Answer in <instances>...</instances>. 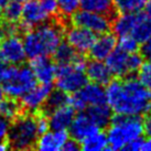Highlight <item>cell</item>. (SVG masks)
Here are the masks:
<instances>
[{"instance_id":"obj_44","label":"cell","mask_w":151,"mask_h":151,"mask_svg":"<svg viewBox=\"0 0 151 151\" xmlns=\"http://www.w3.org/2000/svg\"><path fill=\"white\" fill-rule=\"evenodd\" d=\"M0 11H1V9H0Z\"/></svg>"},{"instance_id":"obj_10","label":"cell","mask_w":151,"mask_h":151,"mask_svg":"<svg viewBox=\"0 0 151 151\" xmlns=\"http://www.w3.org/2000/svg\"><path fill=\"white\" fill-rule=\"evenodd\" d=\"M51 18L40 4V0H27L23 4L21 21L19 23L20 32H28L34 27L42 24Z\"/></svg>"},{"instance_id":"obj_12","label":"cell","mask_w":151,"mask_h":151,"mask_svg":"<svg viewBox=\"0 0 151 151\" xmlns=\"http://www.w3.org/2000/svg\"><path fill=\"white\" fill-rule=\"evenodd\" d=\"M53 86L52 84H43L35 85L33 88H31L29 92H27L21 97V105L24 110L30 113H35L42 107L45 99L47 98L49 94L52 92Z\"/></svg>"},{"instance_id":"obj_6","label":"cell","mask_w":151,"mask_h":151,"mask_svg":"<svg viewBox=\"0 0 151 151\" xmlns=\"http://www.w3.org/2000/svg\"><path fill=\"white\" fill-rule=\"evenodd\" d=\"M68 104L78 111H83L89 106L107 104L106 91L103 85L97 83H87L80 91L70 95Z\"/></svg>"},{"instance_id":"obj_29","label":"cell","mask_w":151,"mask_h":151,"mask_svg":"<svg viewBox=\"0 0 151 151\" xmlns=\"http://www.w3.org/2000/svg\"><path fill=\"white\" fill-rule=\"evenodd\" d=\"M148 0H114V7L119 13L138 12L145 8Z\"/></svg>"},{"instance_id":"obj_20","label":"cell","mask_w":151,"mask_h":151,"mask_svg":"<svg viewBox=\"0 0 151 151\" xmlns=\"http://www.w3.org/2000/svg\"><path fill=\"white\" fill-rule=\"evenodd\" d=\"M140 11L138 12L122 13L120 16L115 17L111 22V30L117 37H122L127 34H131L134 25L138 21Z\"/></svg>"},{"instance_id":"obj_37","label":"cell","mask_w":151,"mask_h":151,"mask_svg":"<svg viewBox=\"0 0 151 151\" xmlns=\"http://www.w3.org/2000/svg\"><path fill=\"white\" fill-rule=\"evenodd\" d=\"M140 53L143 56V59L151 62V37L148 39L147 41H145L141 45Z\"/></svg>"},{"instance_id":"obj_4","label":"cell","mask_w":151,"mask_h":151,"mask_svg":"<svg viewBox=\"0 0 151 151\" xmlns=\"http://www.w3.org/2000/svg\"><path fill=\"white\" fill-rule=\"evenodd\" d=\"M39 138L34 113L24 110L11 122L7 141L10 149L29 150L34 149Z\"/></svg>"},{"instance_id":"obj_33","label":"cell","mask_w":151,"mask_h":151,"mask_svg":"<svg viewBox=\"0 0 151 151\" xmlns=\"http://www.w3.org/2000/svg\"><path fill=\"white\" fill-rule=\"evenodd\" d=\"M34 116H35V122H37V129H38L39 136L46 132V131H49V129H50L49 116H46L45 114H43L40 110L35 111Z\"/></svg>"},{"instance_id":"obj_16","label":"cell","mask_w":151,"mask_h":151,"mask_svg":"<svg viewBox=\"0 0 151 151\" xmlns=\"http://www.w3.org/2000/svg\"><path fill=\"white\" fill-rule=\"evenodd\" d=\"M98 130L99 128L91 120V118L88 117L86 111L85 113L81 111L77 116L74 117L73 122H72L71 126H70V134L73 139L81 142L86 137L91 136Z\"/></svg>"},{"instance_id":"obj_31","label":"cell","mask_w":151,"mask_h":151,"mask_svg":"<svg viewBox=\"0 0 151 151\" xmlns=\"http://www.w3.org/2000/svg\"><path fill=\"white\" fill-rule=\"evenodd\" d=\"M117 46L128 53H134L139 50V42L131 34H127V35L119 37Z\"/></svg>"},{"instance_id":"obj_39","label":"cell","mask_w":151,"mask_h":151,"mask_svg":"<svg viewBox=\"0 0 151 151\" xmlns=\"http://www.w3.org/2000/svg\"><path fill=\"white\" fill-rule=\"evenodd\" d=\"M143 134L148 137H151V114L148 113L145 115L143 118Z\"/></svg>"},{"instance_id":"obj_14","label":"cell","mask_w":151,"mask_h":151,"mask_svg":"<svg viewBox=\"0 0 151 151\" xmlns=\"http://www.w3.org/2000/svg\"><path fill=\"white\" fill-rule=\"evenodd\" d=\"M129 54L130 53L116 46L113 52L107 56L106 64L114 76L120 78L131 75L129 67Z\"/></svg>"},{"instance_id":"obj_21","label":"cell","mask_w":151,"mask_h":151,"mask_svg":"<svg viewBox=\"0 0 151 151\" xmlns=\"http://www.w3.org/2000/svg\"><path fill=\"white\" fill-rule=\"evenodd\" d=\"M86 114L99 129L108 128L109 124L111 122V118H113L111 108L107 104L89 106L88 108H86Z\"/></svg>"},{"instance_id":"obj_42","label":"cell","mask_w":151,"mask_h":151,"mask_svg":"<svg viewBox=\"0 0 151 151\" xmlns=\"http://www.w3.org/2000/svg\"><path fill=\"white\" fill-rule=\"evenodd\" d=\"M7 149H10L9 143L7 142V141H2V142H0V151H4V150H7Z\"/></svg>"},{"instance_id":"obj_43","label":"cell","mask_w":151,"mask_h":151,"mask_svg":"<svg viewBox=\"0 0 151 151\" xmlns=\"http://www.w3.org/2000/svg\"><path fill=\"white\" fill-rule=\"evenodd\" d=\"M4 98V87L0 85V101H2Z\"/></svg>"},{"instance_id":"obj_24","label":"cell","mask_w":151,"mask_h":151,"mask_svg":"<svg viewBox=\"0 0 151 151\" xmlns=\"http://www.w3.org/2000/svg\"><path fill=\"white\" fill-rule=\"evenodd\" d=\"M81 149L84 151H101L106 150L108 146L107 134L101 131H96L81 141Z\"/></svg>"},{"instance_id":"obj_1","label":"cell","mask_w":151,"mask_h":151,"mask_svg":"<svg viewBox=\"0 0 151 151\" xmlns=\"http://www.w3.org/2000/svg\"><path fill=\"white\" fill-rule=\"evenodd\" d=\"M107 104L115 114L145 116L151 111V93L132 75L124 80L111 78L106 85Z\"/></svg>"},{"instance_id":"obj_32","label":"cell","mask_w":151,"mask_h":151,"mask_svg":"<svg viewBox=\"0 0 151 151\" xmlns=\"http://www.w3.org/2000/svg\"><path fill=\"white\" fill-rule=\"evenodd\" d=\"M138 78L151 93V62L147 61L138 71Z\"/></svg>"},{"instance_id":"obj_5","label":"cell","mask_w":151,"mask_h":151,"mask_svg":"<svg viewBox=\"0 0 151 151\" xmlns=\"http://www.w3.org/2000/svg\"><path fill=\"white\" fill-rule=\"evenodd\" d=\"M37 77L32 68L27 65H18L13 75L7 81L2 82L4 94L13 98H21L27 92L37 85Z\"/></svg>"},{"instance_id":"obj_30","label":"cell","mask_w":151,"mask_h":151,"mask_svg":"<svg viewBox=\"0 0 151 151\" xmlns=\"http://www.w3.org/2000/svg\"><path fill=\"white\" fill-rule=\"evenodd\" d=\"M59 13L65 18L72 17L81 7V0H56Z\"/></svg>"},{"instance_id":"obj_26","label":"cell","mask_w":151,"mask_h":151,"mask_svg":"<svg viewBox=\"0 0 151 151\" xmlns=\"http://www.w3.org/2000/svg\"><path fill=\"white\" fill-rule=\"evenodd\" d=\"M134 37L139 43H143L151 37V17L147 13L140 12L138 21L134 25V30L131 32Z\"/></svg>"},{"instance_id":"obj_27","label":"cell","mask_w":151,"mask_h":151,"mask_svg":"<svg viewBox=\"0 0 151 151\" xmlns=\"http://www.w3.org/2000/svg\"><path fill=\"white\" fill-rule=\"evenodd\" d=\"M23 0H9L8 4L1 9V18L4 21L17 23L21 19Z\"/></svg>"},{"instance_id":"obj_8","label":"cell","mask_w":151,"mask_h":151,"mask_svg":"<svg viewBox=\"0 0 151 151\" xmlns=\"http://www.w3.org/2000/svg\"><path fill=\"white\" fill-rule=\"evenodd\" d=\"M71 19L74 25L91 30L96 34L106 33L111 30L113 19L103 13L82 9L81 11H76Z\"/></svg>"},{"instance_id":"obj_3","label":"cell","mask_w":151,"mask_h":151,"mask_svg":"<svg viewBox=\"0 0 151 151\" xmlns=\"http://www.w3.org/2000/svg\"><path fill=\"white\" fill-rule=\"evenodd\" d=\"M143 118L116 114L108 126V146L106 150H122L131 140L142 137Z\"/></svg>"},{"instance_id":"obj_25","label":"cell","mask_w":151,"mask_h":151,"mask_svg":"<svg viewBox=\"0 0 151 151\" xmlns=\"http://www.w3.org/2000/svg\"><path fill=\"white\" fill-rule=\"evenodd\" d=\"M23 111L24 109L21 105V101H18V98L8 97L0 101V115L8 119L10 122L14 120Z\"/></svg>"},{"instance_id":"obj_9","label":"cell","mask_w":151,"mask_h":151,"mask_svg":"<svg viewBox=\"0 0 151 151\" xmlns=\"http://www.w3.org/2000/svg\"><path fill=\"white\" fill-rule=\"evenodd\" d=\"M27 59L22 39L18 34L0 40V62L8 65H21Z\"/></svg>"},{"instance_id":"obj_18","label":"cell","mask_w":151,"mask_h":151,"mask_svg":"<svg viewBox=\"0 0 151 151\" xmlns=\"http://www.w3.org/2000/svg\"><path fill=\"white\" fill-rule=\"evenodd\" d=\"M85 73L87 75L88 81L93 83H97L99 85H107L111 81L113 74L108 68L107 64L104 63L99 60H94L87 61L86 67H85Z\"/></svg>"},{"instance_id":"obj_23","label":"cell","mask_w":151,"mask_h":151,"mask_svg":"<svg viewBox=\"0 0 151 151\" xmlns=\"http://www.w3.org/2000/svg\"><path fill=\"white\" fill-rule=\"evenodd\" d=\"M81 8L88 11L103 13L111 19L116 17V9L114 7V0H81Z\"/></svg>"},{"instance_id":"obj_36","label":"cell","mask_w":151,"mask_h":151,"mask_svg":"<svg viewBox=\"0 0 151 151\" xmlns=\"http://www.w3.org/2000/svg\"><path fill=\"white\" fill-rule=\"evenodd\" d=\"M143 143V138L142 137H139L137 139H134L131 140L130 142H128L122 148V150H127V151H139L141 150V147H142Z\"/></svg>"},{"instance_id":"obj_28","label":"cell","mask_w":151,"mask_h":151,"mask_svg":"<svg viewBox=\"0 0 151 151\" xmlns=\"http://www.w3.org/2000/svg\"><path fill=\"white\" fill-rule=\"evenodd\" d=\"M78 52L72 47L67 42H61L53 53V60L58 65L59 64H72L75 60Z\"/></svg>"},{"instance_id":"obj_11","label":"cell","mask_w":151,"mask_h":151,"mask_svg":"<svg viewBox=\"0 0 151 151\" xmlns=\"http://www.w3.org/2000/svg\"><path fill=\"white\" fill-rule=\"evenodd\" d=\"M65 40L66 42L74 47L77 52L81 53H88L93 43L96 40V33L91 30L81 28V27H72V28H66L65 29Z\"/></svg>"},{"instance_id":"obj_13","label":"cell","mask_w":151,"mask_h":151,"mask_svg":"<svg viewBox=\"0 0 151 151\" xmlns=\"http://www.w3.org/2000/svg\"><path fill=\"white\" fill-rule=\"evenodd\" d=\"M30 67L32 68L37 81L43 84H52L56 76V65L49 56H37L30 61Z\"/></svg>"},{"instance_id":"obj_40","label":"cell","mask_w":151,"mask_h":151,"mask_svg":"<svg viewBox=\"0 0 151 151\" xmlns=\"http://www.w3.org/2000/svg\"><path fill=\"white\" fill-rule=\"evenodd\" d=\"M142 151H151V137H148L147 139H143L142 147H141Z\"/></svg>"},{"instance_id":"obj_2","label":"cell","mask_w":151,"mask_h":151,"mask_svg":"<svg viewBox=\"0 0 151 151\" xmlns=\"http://www.w3.org/2000/svg\"><path fill=\"white\" fill-rule=\"evenodd\" d=\"M65 17L58 14L52 18L51 22H44L34 27L24 33L22 39L27 58L51 56L62 42L66 25L63 19Z\"/></svg>"},{"instance_id":"obj_35","label":"cell","mask_w":151,"mask_h":151,"mask_svg":"<svg viewBox=\"0 0 151 151\" xmlns=\"http://www.w3.org/2000/svg\"><path fill=\"white\" fill-rule=\"evenodd\" d=\"M10 124L8 119H6L0 115V142L2 141H7L9 134V128H10Z\"/></svg>"},{"instance_id":"obj_41","label":"cell","mask_w":151,"mask_h":151,"mask_svg":"<svg viewBox=\"0 0 151 151\" xmlns=\"http://www.w3.org/2000/svg\"><path fill=\"white\" fill-rule=\"evenodd\" d=\"M145 10H146V13H147L148 16H150L151 17V0H148L146 6H145Z\"/></svg>"},{"instance_id":"obj_15","label":"cell","mask_w":151,"mask_h":151,"mask_svg":"<svg viewBox=\"0 0 151 151\" xmlns=\"http://www.w3.org/2000/svg\"><path fill=\"white\" fill-rule=\"evenodd\" d=\"M68 139V132L66 130H53L46 131L40 134L37 140L35 148L40 151H59Z\"/></svg>"},{"instance_id":"obj_7","label":"cell","mask_w":151,"mask_h":151,"mask_svg":"<svg viewBox=\"0 0 151 151\" xmlns=\"http://www.w3.org/2000/svg\"><path fill=\"white\" fill-rule=\"evenodd\" d=\"M55 83L58 88L67 94H73L87 84L88 78L85 70L77 68L72 64H56Z\"/></svg>"},{"instance_id":"obj_17","label":"cell","mask_w":151,"mask_h":151,"mask_svg":"<svg viewBox=\"0 0 151 151\" xmlns=\"http://www.w3.org/2000/svg\"><path fill=\"white\" fill-rule=\"evenodd\" d=\"M116 46H117L116 34L106 32L101 34L99 38H96L88 53L92 59L104 61L107 59V56L113 52Z\"/></svg>"},{"instance_id":"obj_19","label":"cell","mask_w":151,"mask_h":151,"mask_svg":"<svg viewBox=\"0 0 151 151\" xmlns=\"http://www.w3.org/2000/svg\"><path fill=\"white\" fill-rule=\"evenodd\" d=\"M74 117L75 109L70 104L62 106L49 115L50 128L53 130H66L70 128Z\"/></svg>"},{"instance_id":"obj_22","label":"cell","mask_w":151,"mask_h":151,"mask_svg":"<svg viewBox=\"0 0 151 151\" xmlns=\"http://www.w3.org/2000/svg\"><path fill=\"white\" fill-rule=\"evenodd\" d=\"M68 101H70V94H67L60 88L52 89V92L49 94L44 104L39 110L42 111L43 114H45L46 116H49L50 114H52L58 108L64 105H67Z\"/></svg>"},{"instance_id":"obj_34","label":"cell","mask_w":151,"mask_h":151,"mask_svg":"<svg viewBox=\"0 0 151 151\" xmlns=\"http://www.w3.org/2000/svg\"><path fill=\"white\" fill-rule=\"evenodd\" d=\"M40 4L51 18L56 17L59 13V7L56 0H40Z\"/></svg>"},{"instance_id":"obj_38","label":"cell","mask_w":151,"mask_h":151,"mask_svg":"<svg viewBox=\"0 0 151 151\" xmlns=\"http://www.w3.org/2000/svg\"><path fill=\"white\" fill-rule=\"evenodd\" d=\"M81 149V143L75 139H67L64 146L62 147V150L64 151H77Z\"/></svg>"}]
</instances>
